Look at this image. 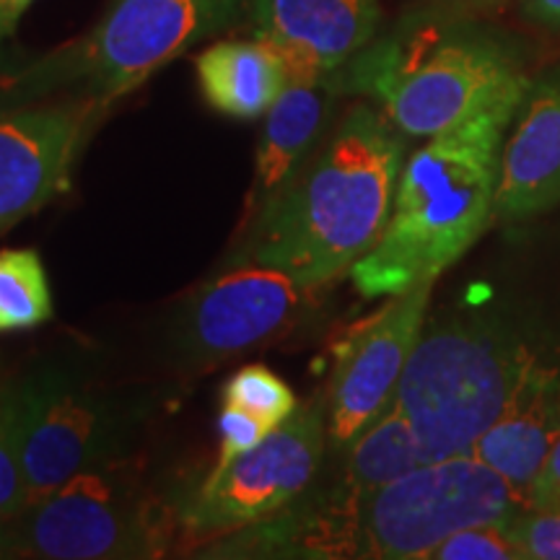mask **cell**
<instances>
[{"mask_svg":"<svg viewBox=\"0 0 560 560\" xmlns=\"http://www.w3.org/2000/svg\"><path fill=\"white\" fill-rule=\"evenodd\" d=\"M560 202V73L529 83L503 140L493 215L522 221Z\"/></svg>","mask_w":560,"mask_h":560,"instance_id":"obj_14","label":"cell"},{"mask_svg":"<svg viewBox=\"0 0 560 560\" xmlns=\"http://www.w3.org/2000/svg\"><path fill=\"white\" fill-rule=\"evenodd\" d=\"M429 560H524V552L506 520L454 532L431 550Z\"/></svg>","mask_w":560,"mask_h":560,"instance_id":"obj_21","label":"cell"},{"mask_svg":"<svg viewBox=\"0 0 560 560\" xmlns=\"http://www.w3.org/2000/svg\"><path fill=\"white\" fill-rule=\"evenodd\" d=\"M223 405L249 412L270 431L283 425L299 410V400L289 384L260 363L240 369L223 384Z\"/></svg>","mask_w":560,"mask_h":560,"instance_id":"obj_20","label":"cell"},{"mask_svg":"<svg viewBox=\"0 0 560 560\" xmlns=\"http://www.w3.org/2000/svg\"><path fill=\"white\" fill-rule=\"evenodd\" d=\"M509 527L524 560H560V509H522Z\"/></svg>","mask_w":560,"mask_h":560,"instance_id":"obj_23","label":"cell"},{"mask_svg":"<svg viewBox=\"0 0 560 560\" xmlns=\"http://www.w3.org/2000/svg\"><path fill=\"white\" fill-rule=\"evenodd\" d=\"M252 0H112L83 37L3 75V109L81 96L112 107L198 42L249 21Z\"/></svg>","mask_w":560,"mask_h":560,"instance_id":"obj_4","label":"cell"},{"mask_svg":"<svg viewBox=\"0 0 560 560\" xmlns=\"http://www.w3.org/2000/svg\"><path fill=\"white\" fill-rule=\"evenodd\" d=\"M529 83L429 138L405 161L382 240L350 268L363 299H392L436 283L480 240L495 219L501 149Z\"/></svg>","mask_w":560,"mask_h":560,"instance_id":"obj_2","label":"cell"},{"mask_svg":"<svg viewBox=\"0 0 560 560\" xmlns=\"http://www.w3.org/2000/svg\"><path fill=\"white\" fill-rule=\"evenodd\" d=\"M335 75L408 138L439 136L527 81L493 34L433 13L402 19Z\"/></svg>","mask_w":560,"mask_h":560,"instance_id":"obj_3","label":"cell"},{"mask_svg":"<svg viewBox=\"0 0 560 560\" xmlns=\"http://www.w3.org/2000/svg\"><path fill=\"white\" fill-rule=\"evenodd\" d=\"M340 94L338 75L314 81H291L265 115V128L257 143L255 174L247 206H244V226L262 213L278 198L291 179L304 170V164L319 149L335 96Z\"/></svg>","mask_w":560,"mask_h":560,"instance_id":"obj_16","label":"cell"},{"mask_svg":"<svg viewBox=\"0 0 560 560\" xmlns=\"http://www.w3.org/2000/svg\"><path fill=\"white\" fill-rule=\"evenodd\" d=\"M107 109L81 96L0 109V236L70 190L75 159Z\"/></svg>","mask_w":560,"mask_h":560,"instance_id":"obj_10","label":"cell"},{"mask_svg":"<svg viewBox=\"0 0 560 560\" xmlns=\"http://www.w3.org/2000/svg\"><path fill=\"white\" fill-rule=\"evenodd\" d=\"M11 558H19L16 540H13L11 522L0 520V560H11Z\"/></svg>","mask_w":560,"mask_h":560,"instance_id":"obj_28","label":"cell"},{"mask_svg":"<svg viewBox=\"0 0 560 560\" xmlns=\"http://www.w3.org/2000/svg\"><path fill=\"white\" fill-rule=\"evenodd\" d=\"M19 558L149 560L182 535L177 509L145 488L128 457L73 475L11 520Z\"/></svg>","mask_w":560,"mask_h":560,"instance_id":"obj_7","label":"cell"},{"mask_svg":"<svg viewBox=\"0 0 560 560\" xmlns=\"http://www.w3.org/2000/svg\"><path fill=\"white\" fill-rule=\"evenodd\" d=\"M30 506V488L21 470L9 405V376L0 374V520L11 522Z\"/></svg>","mask_w":560,"mask_h":560,"instance_id":"obj_22","label":"cell"},{"mask_svg":"<svg viewBox=\"0 0 560 560\" xmlns=\"http://www.w3.org/2000/svg\"><path fill=\"white\" fill-rule=\"evenodd\" d=\"M0 81H3V73H0ZM0 109H3V89H0Z\"/></svg>","mask_w":560,"mask_h":560,"instance_id":"obj_29","label":"cell"},{"mask_svg":"<svg viewBox=\"0 0 560 560\" xmlns=\"http://www.w3.org/2000/svg\"><path fill=\"white\" fill-rule=\"evenodd\" d=\"M34 5V0H0V52L19 30V21Z\"/></svg>","mask_w":560,"mask_h":560,"instance_id":"obj_26","label":"cell"},{"mask_svg":"<svg viewBox=\"0 0 560 560\" xmlns=\"http://www.w3.org/2000/svg\"><path fill=\"white\" fill-rule=\"evenodd\" d=\"M524 11L537 24L560 30V0H524Z\"/></svg>","mask_w":560,"mask_h":560,"instance_id":"obj_27","label":"cell"},{"mask_svg":"<svg viewBox=\"0 0 560 560\" xmlns=\"http://www.w3.org/2000/svg\"><path fill=\"white\" fill-rule=\"evenodd\" d=\"M560 439V384L556 371L532 366L501 416L475 441L472 457L501 475L524 509L545 459Z\"/></svg>","mask_w":560,"mask_h":560,"instance_id":"obj_15","label":"cell"},{"mask_svg":"<svg viewBox=\"0 0 560 560\" xmlns=\"http://www.w3.org/2000/svg\"><path fill=\"white\" fill-rule=\"evenodd\" d=\"M304 283L255 262H231L187 301L174 346L187 363H219L289 330L304 306Z\"/></svg>","mask_w":560,"mask_h":560,"instance_id":"obj_12","label":"cell"},{"mask_svg":"<svg viewBox=\"0 0 560 560\" xmlns=\"http://www.w3.org/2000/svg\"><path fill=\"white\" fill-rule=\"evenodd\" d=\"M527 509H560V439L545 459L529 493Z\"/></svg>","mask_w":560,"mask_h":560,"instance_id":"obj_25","label":"cell"},{"mask_svg":"<svg viewBox=\"0 0 560 560\" xmlns=\"http://www.w3.org/2000/svg\"><path fill=\"white\" fill-rule=\"evenodd\" d=\"M340 452L346 454L340 480L361 501H366L376 490L423 465L410 420L402 416V410L395 402H389Z\"/></svg>","mask_w":560,"mask_h":560,"instance_id":"obj_18","label":"cell"},{"mask_svg":"<svg viewBox=\"0 0 560 560\" xmlns=\"http://www.w3.org/2000/svg\"><path fill=\"white\" fill-rule=\"evenodd\" d=\"M52 312L50 278L39 252L0 249V335L42 327Z\"/></svg>","mask_w":560,"mask_h":560,"instance_id":"obj_19","label":"cell"},{"mask_svg":"<svg viewBox=\"0 0 560 560\" xmlns=\"http://www.w3.org/2000/svg\"><path fill=\"white\" fill-rule=\"evenodd\" d=\"M433 283L392 296L387 306L342 335L332 346L335 369L325 402L327 439L346 450L395 400L412 348L425 327Z\"/></svg>","mask_w":560,"mask_h":560,"instance_id":"obj_11","label":"cell"},{"mask_svg":"<svg viewBox=\"0 0 560 560\" xmlns=\"http://www.w3.org/2000/svg\"><path fill=\"white\" fill-rule=\"evenodd\" d=\"M268 433L270 429H265L260 420L252 418L249 412L223 405L219 416V436H221L219 459H215V465L210 467V470H223V467L231 465L236 457H242L244 452L255 450Z\"/></svg>","mask_w":560,"mask_h":560,"instance_id":"obj_24","label":"cell"},{"mask_svg":"<svg viewBox=\"0 0 560 560\" xmlns=\"http://www.w3.org/2000/svg\"><path fill=\"white\" fill-rule=\"evenodd\" d=\"M195 73L208 107L234 120L268 115L291 83L280 52L257 37L215 42L195 58Z\"/></svg>","mask_w":560,"mask_h":560,"instance_id":"obj_17","label":"cell"},{"mask_svg":"<svg viewBox=\"0 0 560 560\" xmlns=\"http://www.w3.org/2000/svg\"><path fill=\"white\" fill-rule=\"evenodd\" d=\"M252 37L268 42L291 81L330 79L382 24V0H252Z\"/></svg>","mask_w":560,"mask_h":560,"instance_id":"obj_13","label":"cell"},{"mask_svg":"<svg viewBox=\"0 0 560 560\" xmlns=\"http://www.w3.org/2000/svg\"><path fill=\"white\" fill-rule=\"evenodd\" d=\"M327 446L325 405H299L255 450L244 452L223 470H210L174 501L182 537L198 550L210 540L280 514L317 482Z\"/></svg>","mask_w":560,"mask_h":560,"instance_id":"obj_9","label":"cell"},{"mask_svg":"<svg viewBox=\"0 0 560 560\" xmlns=\"http://www.w3.org/2000/svg\"><path fill=\"white\" fill-rule=\"evenodd\" d=\"M9 405L30 503L73 475L128 457L143 410L60 359L9 376Z\"/></svg>","mask_w":560,"mask_h":560,"instance_id":"obj_6","label":"cell"},{"mask_svg":"<svg viewBox=\"0 0 560 560\" xmlns=\"http://www.w3.org/2000/svg\"><path fill=\"white\" fill-rule=\"evenodd\" d=\"M402 156L405 136L380 107H350L291 185L244 226L231 262L268 265L312 291L332 283L382 240Z\"/></svg>","mask_w":560,"mask_h":560,"instance_id":"obj_1","label":"cell"},{"mask_svg":"<svg viewBox=\"0 0 560 560\" xmlns=\"http://www.w3.org/2000/svg\"><path fill=\"white\" fill-rule=\"evenodd\" d=\"M535 363L488 322L450 317L423 327L392 400L410 420L423 462L470 454Z\"/></svg>","mask_w":560,"mask_h":560,"instance_id":"obj_5","label":"cell"},{"mask_svg":"<svg viewBox=\"0 0 560 560\" xmlns=\"http://www.w3.org/2000/svg\"><path fill=\"white\" fill-rule=\"evenodd\" d=\"M522 509L509 482L472 454L423 462L363 501L355 558L429 560L454 532Z\"/></svg>","mask_w":560,"mask_h":560,"instance_id":"obj_8","label":"cell"}]
</instances>
